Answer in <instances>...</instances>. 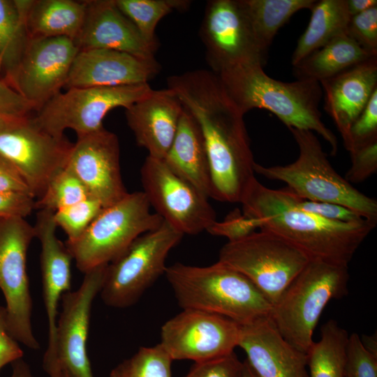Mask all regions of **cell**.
I'll use <instances>...</instances> for the list:
<instances>
[{"label": "cell", "instance_id": "obj_17", "mask_svg": "<svg viewBox=\"0 0 377 377\" xmlns=\"http://www.w3.org/2000/svg\"><path fill=\"white\" fill-rule=\"evenodd\" d=\"M78 52L68 38L29 39L11 87L37 112L64 88Z\"/></svg>", "mask_w": 377, "mask_h": 377}, {"label": "cell", "instance_id": "obj_38", "mask_svg": "<svg viewBox=\"0 0 377 377\" xmlns=\"http://www.w3.org/2000/svg\"><path fill=\"white\" fill-rule=\"evenodd\" d=\"M346 33L362 48L377 54V6L352 16Z\"/></svg>", "mask_w": 377, "mask_h": 377}, {"label": "cell", "instance_id": "obj_25", "mask_svg": "<svg viewBox=\"0 0 377 377\" xmlns=\"http://www.w3.org/2000/svg\"><path fill=\"white\" fill-rule=\"evenodd\" d=\"M163 160L205 196L212 198L210 170L203 135L196 120L184 108L172 145Z\"/></svg>", "mask_w": 377, "mask_h": 377}, {"label": "cell", "instance_id": "obj_11", "mask_svg": "<svg viewBox=\"0 0 377 377\" xmlns=\"http://www.w3.org/2000/svg\"><path fill=\"white\" fill-rule=\"evenodd\" d=\"M152 90L148 83L68 89L47 102L34 117L56 137H64L67 129L79 137L103 128V121L110 110L118 107L126 109Z\"/></svg>", "mask_w": 377, "mask_h": 377}, {"label": "cell", "instance_id": "obj_29", "mask_svg": "<svg viewBox=\"0 0 377 377\" xmlns=\"http://www.w3.org/2000/svg\"><path fill=\"white\" fill-rule=\"evenodd\" d=\"M29 40L22 0H0V77L10 85Z\"/></svg>", "mask_w": 377, "mask_h": 377}, {"label": "cell", "instance_id": "obj_31", "mask_svg": "<svg viewBox=\"0 0 377 377\" xmlns=\"http://www.w3.org/2000/svg\"><path fill=\"white\" fill-rule=\"evenodd\" d=\"M320 332V340L306 354L309 377H345L349 334L334 320L327 321Z\"/></svg>", "mask_w": 377, "mask_h": 377}, {"label": "cell", "instance_id": "obj_10", "mask_svg": "<svg viewBox=\"0 0 377 377\" xmlns=\"http://www.w3.org/2000/svg\"><path fill=\"white\" fill-rule=\"evenodd\" d=\"M73 145L43 129L34 116H0V155L18 170L35 198L66 166Z\"/></svg>", "mask_w": 377, "mask_h": 377}, {"label": "cell", "instance_id": "obj_49", "mask_svg": "<svg viewBox=\"0 0 377 377\" xmlns=\"http://www.w3.org/2000/svg\"><path fill=\"white\" fill-rule=\"evenodd\" d=\"M11 364L12 374L10 377H34L29 364L22 358Z\"/></svg>", "mask_w": 377, "mask_h": 377}, {"label": "cell", "instance_id": "obj_4", "mask_svg": "<svg viewBox=\"0 0 377 377\" xmlns=\"http://www.w3.org/2000/svg\"><path fill=\"white\" fill-rule=\"evenodd\" d=\"M164 274L183 309L215 313L239 325L271 315L272 304L256 286L219 261L204 267L176 263Z\"/></svg>", "mask_w": 377, "mask_h": 377}, {"label": "cell", "instance_id": "obj_43", "mask_svg": "<svg viewBox=\"0 0 377 377\" xmlns=\"http://www.w3.org/2000/svg\"><path fill=\"white\" fill-rule=\"evenodd\" d=\"M33 112L34 108L0 77V116L27 115Z\"/></svg>", "mask_w": 377, "mask_h": 377}, {"label": "cell", "instance_id": "obj_35", "mask_svg": "<svg viewBox=\"0 0 377 377\" xmlns=\"http://www.w3.org/2000/svg\"><path fill=\"white\" fill-rule=\"evenodd\" d=\"M103 208L100 202L88 197L54 212L55 223L66 234V242H72L82 235Z\"/></svg>", "mask_w": 377, "mask_h": 377}, {"label": "cell", "instance_id": "obj_50", "mask_svg": "<svg viewBox=\"0 0 377 377\" xmlns=\"http://www.w3.org/2000/svg\"><path fill=\"white\" fill-rule=\"evenodd\" d=\"M364 347L370 353L377 356V339L376 334L360 337Z\"/></svg>", "mask_w": 377, "mask_h": 377}, {"label": "cell", "instance_id": "obj_13", "mask_svg": "<svg viewBox=\"0 0 377 377\" xmlns=\"http://www.w3.org/2000/svg\"><path fill=\"white\" fill-rule=\"evenodd\" d=\"M140 178L151 207L183 235L207 231L216 221L208 198L173 172L163 159L147 156L140 169Z\"/></svg>", "mask_w": 377, "mask_h": 377}, {"label": "cell", "instance_id": "obj_24", "mask_svg": "<svg viewBox=\"0 0 377 377\" xmlns=\"http://www.w3.org/2000/svg\"><path fill=\"white\" fill-rule=\"evenodd\" d=\"M320 84L324 94L325 110L346 146L352 124L377 89V57L323 80Z\"/></svg>", "mask_w": 377, "mask_h": 377}, {"label": "cell", "instance_id": "obj_36", "mask_svg": "<svg viewBox=\"0 0 377 377\" xmlns=\"http://www.w3.org/2000/svg\"><path fill=\"white\" fill-rule=\"evenodd\" d=\"M345 377H377V356L364 347L356 333L348 336Z\"/></svg>", "mask_w": 377, "mask_h": 377}, {"label": "cell", "instance_id": "obj_32", "mask_svg": "<svg viewBox=\"0 0 377 377\" xmlns=\"http://www.w3.org/2000/svg\"><path fill=\"white\" fill-rule=\"evenodd\" d=\"M118 8L136 27L148 42L158 44L155 35L158 22L174 10H184L191 1L186 0H115Z\"/></svg>", "mask_w": 377, "mask_h": 377}, {"label": "cell", "instance_id": "obj_16", "mask_svg": "<svg viewBox=\"0 0 377 377\" xmlns=\"http://www.w3.org/2000/svg\"><path fill=\"white\" fill-rule=\"evenodd\" d=\"M106 265L86 273L80 286L61 297V311L57 322L52 355L43 361L57 360L71 377H94L87 354L91 310L100 293Z\"/></svg>", "mask_w": 377, "mask_h": 377}, {"label": "cell", "instance_id": "obj_44", "mask_svg": "<svg viewBox=\"0 0 377 377\" xmlns=\"http://www.w3.org/2000/svg\"><path fill=\"white\" fill-rule=\"evenodd\" d=\"M35 209L34 198L29 195L0 192V218H26Z\"/></svg>", "mask_w": 377, "mask_h": 377}, {"label": "cell", "instance_id": "obj_1", "mask_svg": "<svg viewBox=\"0 0 377 377\" xmlns=\"http://www.w3.org/2000/svg\"><path fill=\"white\" fill-rule=\"evenodd\" d=\"M168 88L198 122L206 146L214 200L240 202L255 177L244 114L212 71L171 75Z\"/></svg>", "mask_w": 377, "mask_h": 377}, {"label": "cell", "instance_id": "obj_23", "mask_svg": "<svg viewBox=\"0 0 377 377\" xmlns=\"http://www.w3.org/2000/svg\"><path fill=\"white\" fill-rule=\"evenodd\" d=\"M177 96L170 89L152 90L125 109L126 122L137 144L148 156L163 159L175 138L183 111Z\"/></svg>", "mask_w": 377, "mask_h": 377}, {"label": "cell", "instance_id": "obj_42", "mask_svg": "<svg viewBox=\"0 0 377 377\" xmlns=\"http://www.w3.org/2000/svg\"><path fill=\"white\" fill-rule=\"evenodd\" d=\"M297 205L305 212L331 221L350 223L366 219L359 213L335 203L308 200L298 196Z\"/></svg>", "mask_w": 377, "mask_h": 377}, {"label": "cell", "instance_id": "obj_2", "mask_svg": "<svg viewBox=\"0 0 377 377\" xmlns=\"http://www.w3.org/2000/svg\"><path fill=\"white\" fill-rule=\"evenodd\" d=\"M297 198L288 187L272 189L254 178L240 203L245 215L258 220L259 230L280 237L311 260L348 267L355 251L377 222L328 220L299 208Z\"/></svg>", "mask_w": 377, "mask_h": 377}, {"label": "cell", "instance_id": "obj_5", "mask_svg": "<svg viewBox=\"0 0 377 377\" xmlns=\"http://www.w3.org/2000/svg\"><path fill=\"white\" fill-rule=\"evenodd\" d=\"M299 148L294 162L265 167L254 164V172L266 178L285 182L300 198L345 206L367 220L377 222V201L356 189L333 168L321 144L306 130L288 128Z\"/></svg>", "mask_w": 377, "mask_h": 377}, {"label": "cell", "instance_id": "obj_30", "mask_svg": "<svg viewBox=\"0 0 377 377\" xmlns=\"http://www.w3.org/2000/svg\"><path fill=\"white\" fill-rule=\"evenodd\" d=\"M316 0H242L258 44L267 56L279 31L297 11L310 9Z\"/></svg>", "mask_w": 377, "mask_h": 377}, {"label": "cell", "instance_id": "obj_22", "mask_svg": "<svg viewBox=\"0 0 377 377\" xmlns=\"http://www.w3.org/2000/svg\"><path fill=\"white\" fill-rule=\"evenodd\" d=\"M54 212L40 209L34 226L40 243V269L43 297L48 323V343L45 357L52 355L59 303L71 288L72 256L57 237Z\"/></svg>", "mask_w": 377, "mask_h": 377}, {"label": "cell", "instance_id": "obj_46", "mask_svg": "<svg viewBox=\"0 0 377 377\" xmlns=\"http://www.w3.org/2000/svg\"><path fill=\"white\" fill-rule=\"evenodd\" d=\"M0 192H12L35 198L27 182L18 170L0 155Z\"/></svg>", "mask_w": 377, "mask_h": 377}, {"label": "cell", "instance_id": "obj_51", "mask_svg": "<svg viewBox=\"0 0 377 377\" xmlns=\"http://www.w3.org/2000/svg\"><path fill=\"white\" fill-rule=\"evenodd\" d=\"M243 377H259L246 360L244 362Z\"/></svg>", "mask_w": 377, "mask_h": 377}, {"label": "cell", "instance_id": "obj_27", "mask_svg": "<svg viewBox=\"0 0 377 377\" xmlns=\"http://www.w3.org/2000/svg\"><path fill=\"white\" fill-rule=\"evenodd\" d=\"M377 57L358 45L347 33L336 37L293 66L299 80L320 82L342 71Z\"/></svg>", "mask_w": 377, "mask_h": 377}, {"label": "cell", "instance_id": "obj_45", "mask_svg": "<svg viewBox=\"0 0 377 377\" xmlns=\"http://www.w3.org/2000/svg\"><path fill=\"white\" fill-rule=\"evenodd\" d=\"M23 350L11 335L7 325L5 306L0 304V371L8 364L22 359Z\"/></svg>", "mask_w": 377, "mask_h": 377}, {"label": "cell", "instance_id": "obj_37", "mask_svg": "<svg viewBox=\"0 0 377 377\" xmlns=\"http://www.w3.org/2000/svg\"><path fill=\"white\" fill-rule=\"evenodd\" d=\"M375 140H377V89L352 124L345 147L350 153L357 147Z\"/></svg>", "mask_w": 377, "mask_h": 377}, {"label": "cell", "instance_id": "obj_48", "mask_svg": "<svg viewBox=\"0 0 377 377\" xmlns=\"http://www.w3.org/2000/svg\"><path fill=\"white\" fill-rule=\"evenodd\" d=\"M43 367L50 377H71L57 360L43 362Z\"/></svg>", "mask_w": 377, "mask_h": 377}, {"label": "cell", "instance_id": "obj_20", "mask_svg": "<svg viewBox=\"0 0 377 377\" xmlns=\"http://www.w3.org/2000/svg\"><path fill=\"white\" fill-rule=\"evenodd\" d=\"M79 50L108 49L155 59L158 44L147 41L118 8L115 0H87L84 22L75 41Z\"/></svg>", "mask_w": 377, "mask_h": 377}, {"label": "cell", "instance_id": "obj_39", "mask_svg": "<svg viewBox=\"0 0 377 377\" xmlns=\"http://www.w3.org/2000/svg\"><path fill=\"white\" fill-rule=\"evenodd\" d=\"M244 362L235 352L207 361L195 362L184 377H243Z\"/></svg>", "mask_w": 377, "mask_h": 377}, {"label": "cell", "instance_id": "obj_40", "mask_svg": "<svg viewBox=\"0 0 377 377\" xmlns=\"http://www.w3.org/2000/svg\"><path fill=\"white\" fill-rule=\"evenodd\" d=\"M260 226L258 219L235 209L223 221H216L207 231L214 235L225 237L228 241H235L256 232Z\"/></svg>", "mask_w": 377, "mask_h": 377}, {"label": "cell", "instance_id": "obj_34", "mask_svg": "<svg viewBox=\"0 0 377 377\" xmlns=\"http://www.w3.org/2000/svg\"><path fill=\"white\" fill-rule=\"evenodd\" d=\"M88 197L89 193L75 174L67 166L50 182L43 194L35 201V209L56 212L76 204Z\"/></svg>", "mask_w": 377, "mask_h": 377}, {"label": "cell", "instance_id": "obj_26", "mask_svg": "<svg viewBox=\"0 0 377 377\" xmlns=\"http://www.w3.org/2000/svg\"><path fill=\"white\" fill-rule=\"evenodd\" d=\"M29 39L66 37L77 39L82 29L86 1L22 0Z\"/></svg>", "mask_w": 377, "mask_h": 377}, {"label": "cell", "instance_id": "obj_3", "mask_svg": "<svg viewBox=\"0 0 377 377\" xmlns=\"http://www.w3.org/2000/svg\"><path fill=\"white\" fill-rule=\"evenodd\" d=\"M263 65L251 63L216 73L227 94L244 115L254 108L276 115L288 128L315 131L331 147L338 149L334 134L323 122L319 104L323 91L319 82L299 80L285 82L270 77Z\"/></svg>", "mask_w": 377, "mask_h": 377}, {"label": "cell", "instance_id": "obj_9", "mask_svg": "<svg viewBox=\"0 0 377 377\" xmlns=\"http://www.w3.org/2000/svg\"><path fill=\"white\" fill-rule=\"evenodd\" d=\"M310 258L280 237L260 230L220 250L219 262L248 278L273 305Z\"/></svg>", "mask_w": 377, "mask_h": 377}, {"label": "cell", "instance_id": "obj_21", "mask_svg": "<svg viewBox=\"0 0 377 377\" xmlns=\"http://www.w3.org/2000/svg\"><path fill=\"white\" fill-rule=\"evenodd\" d=\"M238 346L259 377H309L306 354L283 339L270 316L240 325Z\"/></svg>", "mask_w": 377, "mask_h": 377}, {"label": "cell", "instance_id": "obj_6", "mask_svg": "<svg viewBox=\"0 0 377 377\" xmlns=\"http://www.w3.org/2000/svg\"><path fill=\"white\" fill-rule=\"evenodd\" d=\"M348 266L312 259L273 305L270 318L283 339L306 354L321 313L348 293Z\"/></svg>", "mask_w": 377, "mask_h": 377}, {"label": "cell", "instance_id": "obj_47", "mask_svg": "<svg viewBox=\"0 0 377 377\" xmlns=\"http://www.w3.org/2000/svg\"><path fill=\"white\" fill-rule=\"evenodd\" d=\"M346 3L350 17L371 8L377 6L376 0H346Z\"/></svg>", "mask_w": 377, "mask_h": 377}, {"label": "cell", "instance_id": "obj_12", "mask_svg": "<svg viewBox=\"0 0 377 377\" xmlns=\"http://www.w3.org/2000/svg\"><path fill=\"white\" fill-rule=\"evenodd\" d=\"M34 226L24 218H0V290L6 301V320L12 336L33 350L40 345L31 323L32 299L27 269Z\"/></svg>", "mask_w": 377, "mask_h": 377}, {"label": "cell", "instance_id": "obj_41", "mask_svg": "<svg viewBox=\"0 0 377 377\" xmlns=\"http://www.w3.org/2000/svg\"><path fill=\"white\" fill-rule=\"evenodd\" d=\"M351 165L345 179L353 183L365 181L377 171V140L350 152Z\"/></svg>", "mask_w": 377, "mask_h": 377}, {"label": "cell", "instance_id": "obj_18", "mask_svg": "<svg viewBox=\"0 0 377 377\" xmlns=\"http://www.w3.org/2000/svg\"><path fill=\"white\" fill-rule=\"evenodd\" d=\"M66 166L84 184L90 197L103 207L128 193L121 174L118 138L104 127L77 138Z\"/></svg>", "mask_w": 377, "mask_h": 377}, {"label": "cell", "instance_id": "obj_28", "mask_svg": "<svg viewBox=\"0 0 377 377\" xmlns=\"http://www.w3.org/2000/svg\"><path fill=\"white\" fill-rule=\"evenodd\" d=\"M309 10L311 15L309 24L292 56L293 66L332 39L346 34L350 19L346 0H316Z\"/></svg>", "mask_w": 377, "mask_h": 377}, {"label": "cell", "instance_id": "obj_33", "mask_svg": "<svg viewBox=\"0 0 377 377\" xmlns=\"http://www.w3.org/2000/svg\"><path fill=\"white\" fill-rule=\"evenodd\" d=\"M172 362L160 343L141 347L114 367L109 377H172Z\"/></svg>", "mask_w": 377, "mask_h": 377}, {"label": "cell", "instance_id": "obj_7", "mask_svg": "<svg viewBox=\"0 0 377 377\" xmlns=\"http://www.w3.org/2000/svg\"><path fill=\"white\" fill-rule=\"evenodd\" d=\"M150 208L143 191L103 207L82 235L66 243L78 269L84 274L109 264L137 237L158 228L163 220Z\"/></svg>", "mask_w": 377, "mask_h": 377}, {"label": "cell", "instance_id": "obj_15", "mask_svg": "<svg viewBox=\"0 0 377 377\" xmlns=\"http://www.w3.org/2000/svg\"><path fill=\"white\" fill-rule=\"evenodd\" d=\"M240 325L215 313L183 311L161 327L160 344L172 360H209L234 352Z\"/></svg>", "mask_w": 377, "mask_h": 377}, {"label": "cell", "instance_id": "obj_19", "mask_svg": "<svg viewBox=\"0 0 377 377\" xmlns=\"http://www.w3.org/2000/svg\"><path fill=\"white\" fill-rule=\"evenodd\" d=\"M160 65L156 59H145L117 50H79L64 88L114 87L140 83L156 76Z\"/></svg>", "mask_w": 377, "mask_h": 377}, {"label": "cell", "instance_id": "obj_8", "mask_svg": "<svg viewBox=\"0 0 377 377\" xmlns=\"http://www.w3.org/2000/svg\"><path fill=\"white\" fill-rule=\"evenodd\" d=\"M184 235L163 221L133 240L107 265L100 290L103 302L114 308L134 304L162 274L169 252Z\"/></svg>", "mask_w": 377, "mask_h": 377}, {"label": "cell", "instance_id": "obj_14", "mask_svg": "<svg viewBox=\"0 0 377 377\" xmlns=\"http://www.w3.org/2000/svg\"><path fill=\"white\" fill-rule=\"evenodd\" d=\"M200 38L214 73L246 64H265L242 0L208 1Z\"/></svg>", "mask_w": 377, "mask_h": 377}]
</instances>
